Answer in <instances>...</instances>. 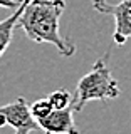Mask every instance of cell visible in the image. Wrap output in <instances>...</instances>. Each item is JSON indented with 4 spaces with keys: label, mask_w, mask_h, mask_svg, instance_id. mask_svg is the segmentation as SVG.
I'll use <instances>...</instances> for the list:
<instances>
[{
    "label": "cell",
    "mask_w": 131,
    "mask_h": 134,
    "mask_svg": "<svg viewBox=\"0 0 131 134\" xmlns=\"http://www.w3.org/2000/svg\"><path fill=\"white\" fill-rule=\"evenodd\" d=\"M66 10V0H29L19 27L29 40L35 44H52L64 57L76 54V44L71 37L61 35L59 20Z\"/></svg>",
    "instance_id": "obj_1"
},
{
    "label": "cell",
    "mask_w": 131,
    "mask_h": 134,
    "mask_svg": "<svg viewBox=\"0 0 131 134\" xmlns=\"http://www.w3.org/2000/svg\"><path fill=\"white\" fill-rule=\"evenodd\" d=\"M118 96H119V84L111 75L108 55H104L98 59L92 64V69L79 79L72 94V107L76 112H79L89 100L106 102L108 99H116Z\"/></svg>",
    "instance_id": "obj_2"
},
{
    "label": "cell",
    "mask_w": 131,
    "mask_h": 134,
    "mask_svg": "<svg viewBox=\"0 0 131 134\" xmlns=\"http://www.w3.org/2000/svg\"><path fill=\"white\" fill-rule=\"evenodd\" d=\"M3 126L14 127V134H30L40 129L39 121L32 116L30 106L24 97H17L0 107V127Z\"/></svg>",
    "instance_id": "obj_3"
},
{
    "label": "cell",
    "mask_w": 131,
    "mask_h": 134,
    "mask_svg": "<svg viewBox=\"0 0 131 134\" xmlns=\"http://www.w3.org/2000/svg\"><path fill=\"white\" fill-rule=\"evenodd\" d=\"M92 8L99 14L113 15V39L118 45H123L128 42V39H131V0H121L118 3H109L108 0H92Z\"/></svg>",
    "instance_id": "obj_4"
},
{
    "label": "cell",
    "mask_w": 131,
    "mask_h": 134,
    "mask_svg": "<svg viewBox=\"0 0 131 134\" xmlns=\"http://www.w3.org/2000/svg\"><path fill=\"white\" fill-rule=\"evenodd\" d=\"M74 107L54 109L49 116L39 119L40 131L45 134H81L79 127L74 122Z\"/></svg>",
    "instance_id": "obj_5"
},
{
    "label": "cell",
    "mask_w": 131,
    "mask_h": 134,
    "mask_svg": "<svg viewBox=\"0 0 131 134\" xmlns=\"http://www.w3.org/2000/svg\"><path fill=\"white\" fill-rule=\"evenodd\" d=\"M29 3V0H22V3L19 5V8L12 14L10 17L0 20V57L3 55V52L8 49L12 42V37H14V30L19 27V19L22 15L25 5Z\"/></svg>",
    "instance_id": "obj_6"
},
{
    "label": "cell",
    "mask_w": 131,
    "mask_h": 134,
    "mask_svg": "<svg viewBox=\"0 0 131 134\" xmlns=\"http://www.w3.org/2000/svg\"><path fill=\"white\" fill-rule=\"evenodd\" d=\"M49 100L54 106V109H66L72 106V94L67 89H57L49 94Z\"/></svg>",
    "instance_id": "obj_7"
},
{
    "label": "cell",
    "mask_w": 131,
    "mask_h": 134,
    "mask_svg": "<svg viewBox=\"0 0 131 134\" xmlns=\"http://www.w3.org/2000/svg\"><path fill=\"white\" fill-rule=\"evenodd\" d=\"M52 111H54V106L50 104L49 97L37 99V100H34V102L30 104V112H32V116L35 117L37 121L42 119V117H45V116H49Z\"/></svg>",
    "instance_id": "obj_8"
},
{
    "label": "cell",
    "mask_w": 131,
    "mask_h": 134,
    "mask_svg": "<svg viewBox=\"0 0 131 134\" xmlns=\"http://www.w3.org/2000/svg\"><path fill=\"white\" fill-rule=\"evenodd\" d=\"M20 3H22V0H0V7L2 8H12V10H17Z\"/></svg>",
    "instance_id": "obj_9"
}]
</instances>
